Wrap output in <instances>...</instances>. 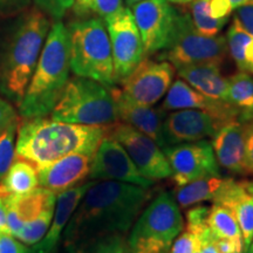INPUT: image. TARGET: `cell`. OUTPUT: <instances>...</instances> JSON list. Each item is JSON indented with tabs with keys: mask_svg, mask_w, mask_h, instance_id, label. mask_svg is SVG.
<instances>
[{
	"mask_svg": "<svg viewBox=\"0 0 253 253\" xmlns=\"http://www.w3.org/2000/svg\"><path fill=\"white\" fill-rule=\"evenodd\" d=\"M151 188L116 181H93L63 232L69 250L95 237L126 233L153 198Z\"/></svg>",
	"mask_w": 253,
	"mask_h": 253,
	"instance_id": "cell-1",
	"label": "cell"
},
{
	"mask_svg": "<svg viewBox=\"0 0 253 253\" xmlns=\"http://www.w3.org/2000/svg\"><path fill=\"white\" fill-rule=\"evenodd\" d=\"M50 21L38 8L8 17L0 26V95L19 106L24 99Z\"/></svg>",
	"mask_w": 253,
	"mask_h": 253,
	"instance_id": "cell-2",
	"label": "cell"
},
{
	"mask_svg": "<svg viewBox=\"0 0 253 253\" xmlns=\"http://www.w3.org/2000/svg\"><path fill=\"white\" fill-rule=\"evenodd\" d=\"M106 126L74 125L45 118L24 119L18 126L15 158L41 168L73 153L95 154Z\"/></svg>",
	"mask_w": 253,
	"mask_h": 253,
	"instance_id": "cell-3",
	"label": "cell"
},
{
	"mask_svg": "<svg viewBox=\"0 0 253 253\" xmlns=\"http://www.w3.org/2000/svg\"><path fill=\"white\" fill-rule=\"evenodd\" d=\"M71 73L69 33L61 20L52 24L24 99L18 106L23 119L45 118L61 97Z\"/></svg>",
	"mask_w": 253,
	"mask_h": 253,
	"instance_id": "cell-4",
	"label": "cell"
},
{
	"mask_svg": "<svg viewBox=\"0 0 253 253\" xmlns=\"http://www.w3.org/2000/svg\"><path fill=\"white\" fill-rule=\"evenodd\" d=\"M69 33V63L74 75L95 80L107 87L116 84L112 46L104 20L90 17L72 23Z\"/></svg>",
	"mask_w": 253,
	"mask_h": 253,
	"instance_id": "cell-5",
	"label": "cell"
},
{
	"mask_svg": "<svg viewBox=\"0 0 253 253\" xmlns=\"http://www.w3.org/2000/svg\"><path fill=\"white\" fill-rule=\"evenodd\" d=\"M49 115L55 121L106 128L120 121L110 88L77 75L69 79Z\"/></svg>",
	"mask_w": 253,
	"mask_h": 253,
	"instance_id": "cell-6",
	"label": "cell"
},
{
	"mask_svg": "<svg viewBox=\"0 0 253 253\" xmlns=\"http://www.w3.org/2000/svg\"><path fill=\"white\" fill-rule=\"evenodd\" d=\"M184 229L181 210L170 192H161L145 205L128 238L130 253H164Z\"/></svg>",
	"mask_w": 253,
	"mask_h": 253,
	"instance_id": "cell-7",
	"label": "cell"
},
{
	"mask_svg": "<svg viewBox=\"0 0 253 253\" xmlns=\"http://www.w3.org/2000/svg\"><path fill=\"white\" fill-rule=\"evenodd\" d=\"M227 52L226 38L223 36L207 37L196 30L191 15L179 12L175 32L163 59L175 68L197 63H221Z\"/></svg>",
	"mask_w": 253,
	"mask_h": 253,
	"instance_id": "cell-8",
	"label": "cell"
},
{
	"mask_svg": "<svg viewBox=\"0 0 253 253\" xmlns=\"http://www.w3.org/2000/svg\"><path fill=\"white\" fill-rule=\"evenodd\" d=\"M104 23L112 46L114 77L120 84L145 58L143 42L130 8L125 7Z\"/></svg>",
	"mask_w": 253,
	"mask_h": 253,
	"instance_id": "cell-9",
	"label": "cell"
},
{
	"mask_svg": "<svg viewBox=\"0 0 253 253\" xmlns=\"http://www.w3.org/2000/svg\"><path fill=\"white\" fill-rule=\"evenodd\" d=\"M107 134L125 148L138 171L147 179L156 182L171 176L166 154L149 136L120 121L108 126Z\"/></svg>",
	"mask_w": 253,
	"mask_h": 253,
	"instance_id": "cell-10",
	"label": "cell"
},
{
	"mask_svg": "<svg viewBox=\"0 0 253 253\" xmlns=\"http://www.w3.org/2000/svg\"><path fill=\"white\" fill-rule=\"evenodd\" d=\"M130 11L140 31L145 56L167 49L175 32L179 12L169 0H143Z\"/></svg>",
	"mask_w": 253,
	"mask_h": 253,
	"instance_id": "cell-11",
	"label": "cell"
},
{
	"mask_svg": "<svg viewBox=\"0 0 253 253\" xmlns=\"http://www.w3.org/2000/svg\"><path fill=\"white\" fill-rule=\"evenodd\" d=\"M163 151L177 188L197 179L220 176L219 164L208 140L168 145Z\"/></svg>",
	"mask_w": 253,
	"mask_h": 253,
	"instance_id": "cell-12",
	"label": "cell"
},
{
	"mask_svg": "<svg viewBox=\"0 0 253 253\" xmlns=\"http://www.w3.org/2000/svg\"><path fill=\"white\" fill-rule=\"evenodd\" d=\"M88 178L128 183L143 188H151L155 183L141 175L125 148L108 134L103 136L95 151Z\"/></svg>",
	"mask_w": 253,
	"mask_h": 253,
	"instance_id": "cell-13",
	"label": "cell"
},
{
	"mask_svg": "<svg viewBox=\"0 0 253 253\" xmlns=\"http://www.w3.org/2000/svg\"><path fill=\"white\" fill-rule=\"evenodd\" d=\"M173 77L175 67L170 62L144 58L120 84L122 90L135 102L154 106L169 90Z\"/></svg>",
	"mask_w": 253,
	"mask_h": 253,
	"instance_id": "cell-14",
	"label": "cell"
},
{
	"mask_svg": "<svg viewBox=\"0 0 253 253\" xmlns=\"http://www.w3.org/2000/svg\"><path fill=\"white\" fill-rule=\"evenodd\" d=\"M225 121L198 109H181L166 116L163 138L166 147L212 138Z\"/></svg>",
	"mask_w": 253,
	"mask_h": 253,
	"instance_id": "cell-15",
	"label": "cell"
},
{
	"mask_svg": "<svg viewBox=\"0 0 253 253\" xmlns=\"http://www.w3.org/2000/svg\"><path fill=\"white\" fill-rule=\"evenodd\" d=\"M110 93L115 101L120 121L149 136L162 149L166 148L163 138V122L167 114L162 107L154 108L153 106H144L135 102L116 86L110 87Z\"/></svg>",
	"mask_w": 253,
	"mask_h": 253,
	"instance_id": "cell-16",
	"label": "cell"
},
{
	"mask_svg": "<svg viewBox=\"0 0 253 253\" xmlns=\"http://www.w3.org/2000/svg\"><path fill=\"white\" fill-rule=\"evenodd\" d=\"M94 154L73 153L48 166L38 168V181L41 188L55 195L78 185L89 175Z\"/></svg>",
	"mask_w": 253,
	"mask_h": 253,
	"instance_id": "cell-17",
	"label": "cell"
},
{
	"mask_svg": "<svg viewBox=\"0 0 253 253\" xmlns=\"http://www.w3.org/2000/svg\"><path fill=\"white\" fill-rule=\"evenodd\" d=\"M162 109L166 112L181 109H198L210 113L223 121L229 122L239 120V113L235 107L224 101L213 100L205 96L184 80L178 79L170 86L167 96L163 101Z\"/></svg>",
	"mask_w": 253,
	"mask_h": 253,
	"instance_id": "cell-18",
	"label": "cell"
},
{
	"mask_svg": "<svg viewBox=\"0 0 253 253\" xmlns=\"http://www.w3.org/2000/svg\"><path fill=\"white\" fill-rule=\"evenodd\" d=\"M213 203L230 209L235 214L242 231L244 251H248L253 240V181L226 178Z\"/></svg>",
	"mask_w": 253,
	"mask_h": 253,
	"instance_id": "cell-19",
	"label": "cell"
},
{
	"mask_svg": "<svg viewBox=\"0 0 253 253\" xmlns=\"http://www.w3.org/2000/svg\"><path fill=\"white\" fill-rule=\"evenodd\" d=\"M212 149L218 164L227 171L245 175L244 125L239 120L226 122L212 137Z\"/></svg>",
	"mask_w": 253,
	"mask_h": 253,
	"instance_id": "cell-20",
	"label": "cell"
},
{
	"mask_svg": "<svg viewBox=\"0 0 253 253\" xmlns=\"http://www.w3.org/2000/svg\"><path fill=\"white\" fill-rule=\"evenodd\" d=\"M90 182L84 184L75 185L73 188L65 190L56 195L54 214H53L52 223L47 233L39 243L33 245L36 253H54L58 248L61 237L65 232L66 226L71 220L72 214L74 213L75 209L78 208L82 197L87 192V190L91 185Z\"/></svg>",
	"mask_w": 253,
	"mask_h": 253,
	"instance_id": "cell-21",
	"label": "cell"
},
{
	"mask_svg": "<svg viewBox=\"0 0 253 253\" xmlns=\"http://www.w3.org/2000/svg\"><path fill=\"white\" fill-rule=\"evenodd\" d=\"M56 202L54 192L38 186L26 195L7 196V233L15 237L27 221Z\"/></svg>",
	"mask_w": 253,
	"mask_h": 253,
	"instance_id": "cell-22",
	"label": "cell"
},
{
	"mask_svg": "<svg viewBox=\"0 0 253 253\" xmlns=\"http://www.w3.org/2000/svg\"><path fill=\"white\" fill-rule=\"evenodd\" d=\"M221 63L207 62L184 66L177 68L178 77L199 93L213 100L227 102L229 79L224 78L220 72ZM229 103V102H227Z\"/></svg>",
	"mask_w": 253,
	"mask_h": 253,
	"instance_id": "cell-23",
	"label": "cell"
},
{
	"mask_svg": "<svg viewBox=\"0 0 253 253\" xmlns=\"http://www.w3.org/2000/svg\"><path fill=\"white\" fill-rule=\"evenodd\" d=\"M39 186L38 170L28 161L14 160L11 168L0 182V195H26Z\"/></svg>",
	"mask_w": 253,
	"mask_h": 253,
	"instance_id": "cell-24",
	"label": "cell"
},
{
	"mask_svg": "<svg viewBox=\"0 0 253 253\" xmlns=\"http://www.w3.org/2000/svg\"><path fill=\"white\" fill-rule=\"evenodd\" d=\"M226 178L221 176L207 177L188 184L178 186L175 192V199L179 208L186 209L203 202L212 201L223 186Z\"/></svg>",
	"mask_w": 253,
	"mask_h": 253,
	"instance_id": "cell-25",
	"label": "cell"
},
{
	"mask_svg": "<svg viewBox=\"0 0 253 253\" xmlns=\"http://www.w3.org/2000/svg\"><path fill=\"white\" fill-rule=\"evenodd\" d=\"M208 226L214 238L229 240L244 252L242 231H240L238 220L230 209L218 203H213L210 208Z\"/></svg>",
	"mask_w": 253,
	"mask_h": 253,
	"instance_id": "cell-26",
	"label": "cell"
},
{
	"mask_svg": "<svg viewBox=\"0 0 253 253\" xmlns=\"http://www.w3.org/2000/svg\"><path fill=\"white\" fill-rule=\"evenodd\" d=\"M226 101L239 113V121L253 118V78L250 73L239 72L229 79Z\"/></svg>",
	"mask_w": 253,
	"mask_h": 253,
	"instance_id": "cell-27",
	"label": "cell"
},
{
	"mask_svg": "<svg viewBox=\"0 0 253 253\" xmlns=\"http://www.w3.org/2000/svg\"><path fill=\"white\" fill-rule=\"evenodd\" d=\"M69 253H130L125 233H113L88 239L68 250Z\"/></svg>",
	"mask_w": 253,
	"mask_h": 253,
	"instance_id": "cell-28",
	"label": "cell"
},
{
	"mask_svg": "<svg viewBox=\"0 0 253 253\" xmlns=\"http://www.w3.org/2000/svg\"><path fill=\"white\" fill-rule=\"evenodd\" d=\"M54 209L55 203L46 207L36 218L25 224L20 232L15 236V238L28 246H33L39 243L49 229L53 214H54Z\"/></svg>",
	"mask_w": 253,
	"mask_h": 253,
	"instance_id": "cell-29",
	"label": "cell"
},
{
	"mask_svg": "<svg viewBox=\"0 0 253 253\" xmlns=\"http://www.w3.org/2000/svg\"><path fill=\"white\" fill-rule=\"evenodd\" d=\"M209 0H192L191 19L196 30L207 37H216L223 27L225 26L229 19H213L209 14L208 8Z\"/></svg>",
	"mask_w": 253,
	"mask_h": 253,
	"instance_id": "cell-30",
	"label": "cell"
},
{
	"mask_svg": "<svg viewBox=\"0 0 253 253\" xmlns=\"http://www.w3.org/2000/svg\"><path fill=\"white\" fill-rule=\"evenodd\" d=\"M252 38L251 34H249L244 28L240 26L238 21L233 19L232 25L227 31L226 42L231 58L233 59L240 72H246L245 53Z\"/></svg>",
	"mask_w": 253,
	"mask_h": 253,
	"instance_id": "cell-31",
	"label": "cell"
},
{
	"mask_svg": "<svg viewBox=\"0 0 253 253\" xmlns=\"http://www.w3.org/2000/svg\"><path fill=\"white\" fill-rule=\"evenodd\" d=\"M73 6L79 15H94L104 21L125 8L123 0H75Z\"/></svg>",
	"mask_w": 253,
	"mask_h": 253,
	"instance_id": "cell-32",
	"label": "cell"
},
{
	"mask_svg": "<svg viewBox=\"0 0 253 253\" xmlns=\"http://www.w3.org/2000/svg\"><path fill=\"white\" fill-rule=\"evenodd\" d=\"M19 121L0 135V182L15 160V142H17Z\"/></svg>",
	"mask_w": 253,
	"mask_h": 253,
	"instance_id": "cell-33",
	"label": "cell"
},
{
	"mask_svg": "<svg viewBox=\"0 0 253 253\" xmlns=\"http://www.w3.org/2000/svg\"><path fill=\"white\" fill-rule=\"evenodd\" d=\"M33 1L36 8L56 21L61 20L65 17L68 9L73 7L75 0H33Z\"/></svg>",
	"mask_w": 253,
	"mask_h": 253,
	"instance_id": "cell-34",
	"label": "cell"
},
{
	"mask_svg": "<svg viewBox=\"0 0 253 253\" xmlns=\"http://www.w3.org/2000/svg\"><path fill=\"white\" fill-rule=\"evenodd\" d=\"M201 248V240L198 235L185 229L173 240L169 253H195Z\"/></svg>",
	"mask_w": 253,
	"mask_h": 253,
	"instance_id": "cell-35",
	"label": "cell"
},
{
	"mask_svg": "<svg viewBox=\"0 0 253 253\" xmlns=\"http://www.w3.org/2000/svg\"><path fill=\"white\" fill-rule=\"evenodd\" d=\"M210 213V208L208 207H195L186 211V229L201 235L204 230L208 229V218Z\"/></svg>",
	"mask_w": 253,
	"mask_h": 253,
	"instance_id": "cell-36",
	"label": "cell"
},
{
	"mask_svg": "<svg viewBox=\"0 0 253 253\" xmlns=\"http://www.w3.org/2000/svg\"><path fill=\"white\" fill-rule=\"evenodd\" d=\"M0 253H36L33 246H30L21 243L15 237L2 233L0 237Z\"/></svg>",
	"mask_w": 253,
	"mask_h": 253,
	"instance_id": "cell-37",
	"label": "cell"
},
{
	"mask_svg": "<svg viewBox=\"0 0 253 253\" xmlns=\"http://www.w3.org/2000/svg\"><path fill=\"white\" fill-rule=\"evenodd\" d=\"M17 121L18 113L13 104L0 95V135Z\"/></svg>",
	"mask_w": 253,
	"mask_h": 253,
	"instance_id": "cell-38",
	"label": "cell"
},
{
	"mask_svg": "<svg viewBox=\"0 0 253 253\" xmlns=\"http://www.w3.org/2000/svg\"><path fill=\"white\" fill-rule=\"evenodd\" d=\"M244 125V161L246 172L253 175V118L243 122Z\"/></svg>",
	"mask_w": 253,
	"mask_h": 253,
	"instance_id": "cell-39",
	"label": "cell"
},
{
	"mask_svg": "<svg viewBox=\"0 0 253 253\" xmlns=\"http://www.w3.org/2000/svg\"><path fill=\"white\" fill-rule=\"evenodd\" d=\"M240 26L253 37V0H249L244 5L236 8L235 18Z\"/></svg>",
	"mask_w": 253,
	"mask_h": 253,
	"instance_id": "cell-40",
	"label": "cell"
},
{
	"mask_svg": "<svg viewBox=\"0 0 253 253\" xmlns=\"http://www.w3.org/2000/svg\"><path fill=\"white\" fill-rule=\"evenodd\" d=\"M32 0H0V17H12L26 11Z\"/></svg>",
	"mask_w": 253,
	"mask_h": 253,
	"instance_id": "cell-41",
	"label": "cell"
},
{
	"mask_svg": "<svg viewBox=\"0 0 253 253\" xmlns=\"http://www.w3.org/2000/svg\"><path fill=\"white\" fill-rule=\"evenodd\" d=\"M209 14L213 19H229V15L233 11L230 0H209Z\"/></svg>",
	"mask_w": 253,
	"mask_h": 253,
	"instance_id": "cell-42",
	"label": "cell"
},
{
	"mask_svg": "<svg viewBox=\"0 0 253 253\" xmlns=\"http://www.w3.org/2000/svg\"><path fill=\"white\" fill-rule=\"evenodd\" d=\"M199 240H201V248H199V252L201 253H221L214 246L212 242V235H211L209 227L199 235Z\"/></svg>",
	"mask_w": 253,
	"mask_h": 253,
	"instance_id": "cell-43",
	"label": "cell"
},
{
	"mask_svg": "<svg viewBox=\"0 0 253 253\" xmlns=\"http://www.w3.org/2000/svg\"><path fill=\"white\" fill-rule=\"evenodd\" d=\"M0 230L7 233V196L0 195Z\"/></svg>",
	"mask_w": 253,
	"mask_h": 253,
	"instance_id": "cell-44",
	"label": "cell"
},
{
	"mask_svg": "<svg viewBox=\"0 0 253 253\" xmlns=\"http://www.w3.org/2000/svg\"><path fill=\"white\" fill-rule=\"evenodd\" d=\"M230 1H231V5H232L233 9H236V8H238L239 6L246 4L249 0H230Z\"/></svg>",
	"mask_w": 253,
	"mask_h": 253,
	"instance_id": "cell-45",
	"label": "cell"
},
{
	"mask_svg": "<svg viewBox=\"0 0 253 253\" xmlns=\"http://www.w3.org/2000/svg\"><path fill=\"white\" fill-rule=\"evenodd\" d=\"M170 2H173V4H190V2L192 1V0H169Z\"/></svg>",
	"mask_w": 253,
	"mask_h": 253,
	"instance_id": "cell-46",
	"label": "cell"
},
{
	"mask_svg": "<svg viewBox=\"0 0 253 253\" xmlns=\"http://www.w3.org/2000/svg\"><path fill=\"white\" fill-rule=\"evenodd\" d=\"M141 1H143V0H126V5H128V6H129V7H131V6H132V5L137 4V2H141Z\"/></svg>",
	"mask_w": 253,
	"mask_h": 253,
	"instance_id": "cell-47",
	"label": "cell"
},
{
	"mask_svg": "<svg viewBox=\"0 0 253 253\" xmlns=\"http://www.w3.org/2000/svg\"><path fill=\"white\" fill-rule=\"evenodd\" d=\"M250 251H252L253 252V240H252V244H251V246H250Z\"/></svg>",
	"mask_w": 253,
	"mask_h": 253,
	"instance_id": "cell-48",
	"label": "cell"
},
{
	"mask_svg": "<svg viewBox=\"0 0 253 253\" xmlns=\"http://www.w3.org/2000/svg\"><path fill=\"white\" fill-rule=\"evenodd\" d=\"M2 233H5V232H2V231H1V230H0V237H1V236H2Z\"/></svg>",
	"mask_w": 253,
	"mask_h": 253,
	"instance_id": "cell-49",
	"label": "cell"
},
{
	"mask_svg": "<svg viewBox=\"0 0 253 253\" xmlns=\"http://www.w3.org/2000/svg\"><path fill=\"white\" fill-rule=\"evenodd\" d=\"M245 253H253V252H252V251H250V250H248V251H246Z\"/></svg>",
	"mask_w": 253,
	"mask_h": 253,
	"instance_id": "cell-50",
	"label": "cell"
},
{
	"mask_svg": "<svg viewBox=\"0 0 253 253\" xmlns=\"http://www.w3.org/2000/svg\"><path fill=\"white\" fill-rule=\"evenodd\" d=\"M164 253H169V251H167V252H164Z\"/></svg>",
	"mask_w": 253,
	"mask_h": 253,
	"instance_id": "cell-51",
	"label": "cell"
}]
</instances>
